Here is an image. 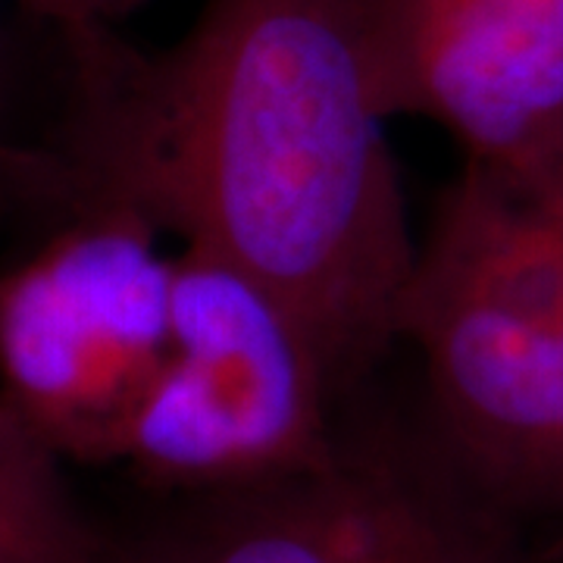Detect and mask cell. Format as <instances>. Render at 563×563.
<instances>
[{"label": "cell", "mask_w": 563, "mask_h": 563, "mask_svg": "<svg viewBox=\"0 0 563 563\" xmlns=\"http://www.w3.org/2000/svg\"><path fill=\"white\" fill-rule=\"evenodd\" d=\"M60 41V125L13 179L57 210H129L261 279L307 325L339 401L376 379L401 344L417 239L361 0H207L163 51L120 25Z\"/></svg>", "instance_id": "obj_1"}, {"label": "cell", "mask_w": 563, "mask_h": 563, "mask_svg": "<svg viewBox=\"0 0 563 563\" xmlns=\"http://www.w3.org/2000/svg\"><path fill=\"white\" fill-rule=\"evenodd\" d=\"M420 407L451 461L504 514L561 542L563 144L466 161L442 191L401 303Z\"/></svg>", "instance_id": "obj_2"}, {"label": "cell", "mask_w": 563, "mask_h": 563, "mask_svg": "<svg viewBox=\"0 0 563 563\" xmlns=\"http://www.w3.org/2000/svg\"><path fill=\"white\" fill-rule=\"evenodd\" d=\"M339 404L329 457L298 476L191 495L139 544L154 563H563V544L485 498L422 413Z\"/></svg>", "instance_id": "obj_3"}, {"label": "cell", "mask_w": 563, "mask_h": 563, "mask_svg": "<svg viewBox=\"0 0 563 563\" xmlns=\"http://www.w3.org/2000/svg\"><path fill=\"white\" fill-rule=\"evenodd\" d=\"M339 404L298 313L235 263L181 244L169 347L120 463L185 498L276 483L329 457Z\"/></svg>", "instance_id": "obj_4"}, {"label": "cell", "mask_w": 563, "mask_h": 563, "mask_svg": "<svg viewBox=\"0 0 563 563\" xmlns=\"http://www.w3.org/2000/svg\"><path fill=\"white\" fill-rule=\"evenodd\" d=\"M60 213L0 269V401L60 461L120 463L169 347L173 257L129 210Z\"/></svg>", "instance_id": "obj_5"}, {"label": "cell", "mask_w": 563, "mask_h": 563, "mask_svg": "<svg viewBox=\"0 0 563 563\" xmlns=\"http://www.w3.org/2000/svg\"><path fill=\"white\" fill-rule=\"evenodd\" d=\"M361 38L385 122H435L466 161L563 144V0H361Z\"/></svg>", "instance_id": "obj_6"}, {"label": "cell", "mask_w": 563, "mask_h": 563, "mask_svg": "<svg viewBox=\"0 0 563 563\" xmlns=\"http://www.w3.org/2000/svg\"><path fill=\"white\" fill-rule=\"evenodd\" d=\"M113 544L63 479V461L0 401V563H103Z\"/></svg>", "instance_id": "obj_7"}, {"label": "cell", "mask_w": 563, "mask_h": 563, "mask_svg": "<svg viewBox=\"0 0 563 563\" xmlns=\"http://www.w3.org/2000/svg\"><path fill=\"white\" fill-rule=\"evenodd\" d=\"M20 3L32 16L51 22L57 32H69L85 25H122L151 0H20Z\"/></svg>", "instance_id": "obj_8"}, {"label": "cell", "mask_w": 563, "mask_h": 563, "mask_svg": "<svg viewBox=\"0 0 563 563\" xmlns=\"http://www.w3.org/2000/svg\"><path fill=\"white\" fill-rule=\"evenodd\" d=\"M558 529L563 539V342L558 361Z\"/></svg>", "instance_id": "obj_9"}, {"label": "cell", "mask_w": 563, "mask_h": 563, "mask_svg": "<svg viewBox=\"0 0 563 563\" xmlns=\"http://www.w3.org/2000/svg\"><path fill=\"white\" fill-rule=\"evenodd\" d=\"M103 563H154V561H151V554H147L139 542H132V544H113L110 558H107Z\"/></svg>", "instance_id": "obj_10"}, {"label": "cell", "mask_w": 563, "mask_h": 563, "mask_svg": "<svg viewBox=\"0 0 563 563\" xmlns=\"http://www.w3.org/2000/svg\"><path fill=\"white\" fill-rule=\"evenodd\" d=\"M13 154H16V151H7V147L0 144V173H7V169H10V163H13Z\"/></svg>", "instance_id": "obj_11"}]
</instances>
